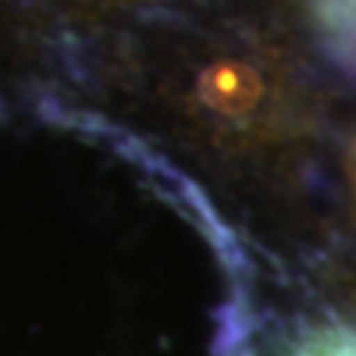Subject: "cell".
Here are the masks:
<instances>
[{
    "instance_id": "cell-1",
    "label": "cell",
    "mask_w": 356,
    "mask_h": 356,
    "mask_svg": "<svg viewBox=\"0 0 356 356\" xmlns=\"http://www.w3.org/2000/svg\"><path fill=\"white\" fill-rule=\"evenodd\" d=\"M264 81L252 65L241 60H220L199 77V98L208 110L222 116H243L261 102Z\"/></svg>"
},
{
    "instance_id": "cell-2",
    "label": "cell",
    "mask_w": 356,
    "mask_h": 356,
    "mask_svg": "<svg viewBox=\"0 0 356 356\" xmlns=\"http://www.w3.org/2000/svg\"><path fill=\"white\" fill-rule=\"evenodd\" d=\"M315 9L336 54L356 72V0H315Z\"/></svg>"
},
{
    "instance_id": "cell-3",
    "label": "cell",
    "mask_w": 356,
    "mask_h": 356,
    "mask_svg": "<svg viewBox=\"0 0 356 356\" xmlns=\"http://www.w3.org/2000/svg\"><path fill=\"white\" fill-rule=\"evenodd\" d=\"M294 356H356V330L332 327L312 332L294 350Z\"/></svg>"
},
{
    "instance_id": "cell-4",
    "label": "cell",
    "mask_w": 356,
    "mask_h": 356,
    "mask_svg": "<svg viewBox=\"0 0 356 356\" xmlns=\"http://www.w3.org/2000/svg\"><path fill=\"white\" fill-rule=\"evenodd\" d=\"M344 166H348V178H350V187H353V196H356V137L350 140V146H348V158H344Z\"/></svg>"
}]
</instances>
